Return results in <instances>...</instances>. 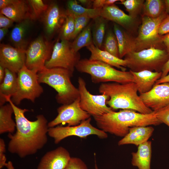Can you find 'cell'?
Wrapping results in <instances>:
<instances>
[{"instance_id":"4316f807","label":"cell","mask_w":169,"mask_h":169,"mask_svg":"<svg viewBox=\"0 0 169 169\" xmlns=\"http://www.w3.org/2000/svg\"><path fill=\"white\" fill-rule=\"evenodd\" d=\"M13 113V107L9 103L0 106V134L7 132L14 133L16 125L12 118Z\"/></svg>"},{"instance_id":"5bb4252c","label":"cell","mask_w":169,"mask_h":169,"mask_svg":"<svg viewBox=\"0 0 169 169\" xmlns=\"http://www.w3.org/2000/svg\"><path fill=\"white\" fill-rule=\"evenodd\" d=\"M25 50L1 44L0 65L17 74L25 64Z\"/></svg>"},{"instance_id":"52a82bcc","label":"cell","mask_w":169,"mask_h":169,"mask_svg":"<svg viewBox=\"0 0 169 169\" xmlns=\"http://www.w3.org/2000/svg\"><path fill=\"white\" fill-rule=\"evenodd\" d=\"M167 15L165 12L156 18L143 16L138 35L135 38L136 52L151 48L166 49L158 30L162 21Z\"/></svg>"},{"instance_id":"7a4b0ae2","label":"cell","mask_w":169,"mask_h":169,"mask_svg":"<svg viewBox=\"0 0 169 169\" xmlns=\"http://www.w3.org/2000/svg\"><path fill=\"white\" fill-rule=\"evenodd\" d=\"M93 117L99 129L106 133L122 137L128 134L131 127L156 126L161 124L156 118L155 111L144 114L132 110L124 109Z\"/></svg>"},{"instance_id":"83f0119b","label":"cell","mask_w":169,"mask_h":169,"mask_svg":"<svg viewBox=\"0 0 169 169\" xmlns=\"http://www.w3.org/2000/svg\"><path fill=\"white\" fill-rule=\"evenodd\" d=\"M101 9L87 8L79 4L77 1L70 0L67 2L65 12L67 15H71L74 18L85 15L94 19L100 16Z\"/></svg>"},{"instance_id":"f6af8a7d","label":"cell","mask_w":169,"mask_h":169,"mask_svg":"<svg viewBox=\"0 0 169 169\" xmlns=\"http://www.w3.org/2000/svg\"><path fill=\"white\" fill-rule=\"evenodd\" d=\"M161 78L163 77L168 74L169 72V59L163 66L161 70Z\"/></svg>"},{"instance_id":"6da1fadb","label":"cell","mask_w":169,"mask_h":169,"mask_svg":"<svg viewBox=\"0 0 169 169\" xmlns=\"http://www.w3.org/2000/svg\"><path fill=\"white\" fill-rule=\"evenodd\" d=\"M5 99L13 107L16 125V132L8 135L10 139L8 151L21 158L35 154L47 142L49 128L47 120L40 114L36 116V120H29L24 115L29 111L28 109L18 107L10 97H6Z\"/></svg>"},{"instance_id":"e575fe53","label":"cell","mask_w":169,"mask_h":169,"mask_svg":"<svg viewBox=\"0 0 169 169\" xmlns=\"http://www.w3.org/2000/svg\"><path fill=\"white\" fill-rule=\"evenodd\" d=\"M31 12L32 19H36L47 10L49 6L44 3L42 0L27 1Z\"/></svg>"},{"instance_id":"60d3db41","label":"cell","mask_w":169,"mask_h":169,"mask_svg":"<svg viewBox=\"0 0 169 169\" xmlns=\"http://www.w3.org/2000/svg\"><path fill=\"white\" fill-rule=\"evenodd\" d=\"M169 33V15L162 20L159 28L158 33L161 36H162Z\"/></svg>"},{"instance_id":"603a6c76","label":"cell","mask_w":169,"mask_h":169,"mask_svg":"<svg viewBox=\"0 0 169 169\" xmlns=\"http://www.w3.org/2000/svg\"><path fill=\"white\" fill-rule=\"evenodd\" d=\"M152 143L148 141L138 146L136 152L131 153V163L138 169H151Z\"/></svg>"},{"instance_id":"ffe728a7","label":"cell","mask_w":169,"mask_h":169,"mask_svg":"<svg viewBox=\"0 0 169 169\" xmlns=\"http://www.w3.org/2000/svg\"><path fill=\"white\" fill-rule=\"evenodd\" d=\"M0 13L17 23L28 18L32 19L31 9L27 1L16 0L13 4L0 9Z\"/></svg>"},{"instance_id":"e0dca14e","label":"cell","mask_w":169,"mask_h":169,"mask_svg":"<svg viewBox=\"0 0 169 169\" xmlns=\"http://www.w3.org/2000/svg\"><path fill=\"white\" fill-rule=\"evenodd\" d=\"M67 17L63 11L55 3L50 4L44 13V22L47 34L50 36L60 29Z\"/></svg>"},{"instance_id":"d590c367","label":"cell","mask_w":169,"mask_h":169,"mask_svg":"<svg viewBox=\"0 0 169 169\" xmlns=\"http://www.w3.org/2000/svg\"><path fill=\"white\" fill-rule=\"evenodd\" d=\"M75 18V29L71 39H74L87 26L91 19L89 17L82 15Z\"/></svg>"},{"instance_id":"9a60e30c","label":"cell","mask_w":169,"mask_h":169,"mask_svg":"<svg viewBox=\"0 0 169 169\" xmlns=\"http://www.w3.org/2000/svg\"><path fill=\"white\" fill-rule=\"evenodd\" d=\"M139 95L147 107L156 112L169 104V83L155 84L149 92Z\"/></svg>"},{"instance_id":"5b68a950","label":"cell","mask_w":169,"mask_h":169,"mask_svg":"<svg viewBox=\"0 0 169 169\" xmlns=\"http://www.w3.org/2000/svg\"><path fill=\"white\" fill-rule=\"evenodd\" d=\"M75 69L79 72L90 74L92 82L94 83L112 82L124 84L134 81L130 70L126 71L117 70L100 61L87 59H81L76 65Z\"/></svg>"},{"instance_id":"ee69618b","label":"cell","mask_w":169,"mask_h":169,"mask_svg":"<svg viewBox=\"0 0 169 169\" xmlns=\"http://www.w3.org/2000/svg\"><path fill=\"white\" fill-rule=\"evenodd\" d=\"M16 0H0V9L5 8L15 2Z\"/></svg>"},{"instance_id":"d6986e66","label":"cell","mask_w":169,"mask_h":169,"mask_svg":"<svg viewBox=\"0 0 169 169\" xmlns=\"http://www.w3.org/2000/svg\"><path fill=\"white\" fill-rule=\"evenodd\" d=\"M154 131L151 126H136L130 128L128 134L118 143L119 146L133 144L137 146L148 141Z\"/></svg>"},{"instance_id":"277c9868","label":"cell","mask_w":169,"mask_h":169,"mask_svg":"<svg viewBox=\"0 0 169 169\" xmlns=\"http://www.w3.org/2000/svg\"><path fill=\"white\" fill-rule=\"evenodd\" d=\"M73 73L61 68H45L38 73L40 83L46 84L57 92V102L62 105L69 104L79 96L78 88L72 83Z\"/></svg>"},{"instance_id":"8d00e7d4","label":"cell","mask_w":169,"mask_h":169,"mask_svg":"<svg viewBox=\"0 0 169 169\" xmlns=\"http://www.w3.org/2000/svg\"><path fill=\"white\" fill-rule=\"evenodd\" d=\"M64 169H88V168L84 162L80 158L71 157Z\"/></svg>"},{"instance_id":"7c38bea8","label":"cell","mask_w":169,"mask_h":169,"mask_svg":"<svg viewBox=\"0 0 169 169\" xmlns=\"http://www.w3.org/2000/svg\"><path fill=\"white\" fill-rule=\"evenodd\" d=\"M53 47L52 44L42 36L38 37L26 50V66L38 72L43 70L51 57Z\"/></svg>"},{"instance_id":"4dcf8cb0","label":"cell","mask_w":169,"mask_h":169,"mask_svg":"<svg viewBox=\"0 0 169 169\" xmlns=\"http://www.w3.org/2000/svg\"><path fill=\"white\" fill-rule=\"evenodd\" d=\"M92 23H90L71 43V45L75 52H78L82 48L87 47L93 43L92 33Z\"/></svg>"},{"instance_id":"816d5d0a","label":"cell","mask_w":169,"mask_h":169,"mask_svg":"<svg viewBox=\"0 0 169 169\" xmlns=\"http://www.w3.org/2000/svg\"><path fill=\"white\" fill-rule=\"evenodd\" d=\"M7 169H15L12 162L11 161H8L5 165Z\"/></svg>"},{"instance_id":"2e32d148","label":"cell","mask_w":169,"mask_h":169,"mask_svg":"<svg viewBox=\"0 0 169 169\" xmlns=\"http://www.w3.org/2000/svg\"><path fill=\"white\" fill-rule=\"evenodd\" d=\"M71 158L66 148L59 146L47 152L43 156L37 169H64Z\"/></svg>"},{"instance_id":"cb8c5ba5","label":"cell","mask_w":169,"mask_h":169,"mask_svg":"<svg viewBox=\"0 0 169 169\" xmlns=\"http://www.w3.org/2000/svg\"><path fill=\"white\" fill-rule=\"evenodd\" d=\"M114 30L118 44L120 58L122 59L128 53L136 51L134 38L116 23L114 25Z\"/></svg>"},{"instance_id":"8992f818","label":"cell","mask_w":169,"mask_h":169,"mask_svg":"<svg viewBox=\"0 0 169 169\" xmlns=\"http://www.w3.org/2000/svg\"><path fill=\"white\" fill-rule=\"evenodd\" d=\"M125 57L126 67L132 71L149 70L160 72L169 59V54L166 49L151 48L130 53Z\"/></svg>"},{"instance_id":"44dd1931","label":"cell","mask_w":169,"mask_h":169,"mask_svg":"<svg viewBox=\"0 0 169 169\" xmlns=\"http://www.w3.org/2000/svg\"><path fill=\"white\" fill-rule=\"evenodd\" d=\"M132 74L134 82L136 84L140 94L149 92L153 88L156 82L160 79L162 72L143 70L134 72L129 70Z\"/></svg>"},{"instance_id":"681fc988","label":"cell","mask_w":169,"mask_h":169,"mask_svg":"<svg viewBox=\"0 0 169 169\" xmlns=\"http://www.w3.org/2000/svg\"><path fill=\"white\" fill-rule=\"evenodd\" d=\"M5 68L0 65V84L3 81L5 77Z\"/></svg>"},{"instance_id":"f907efd6","label":"cell","mask_w":169,"mask_h":169,"mask_svg":"<svg viewBox=\"0 0 169 169\" xmlns=\"http://www.w3.org/2000/svg\"><path fill=\"white\" fill-rule=\"evenodd\" d=\"M165 4V11L166 13L169 15V0H164Z\"/></svg>"},{"instance_id":"3957f363","label":"cell","mask_w":169,"mask_h":169,"mask_svg":"<svg viewBox=\"0 0 169 169\" xmlns=\"http://www.w3.org/2000/svg\"><path fill=\"white\" fill-rule=\"evenodd\" d=\"M99 90L100 93H104L109 97L106 104L113 110H130L144 114L153 112L138 95L137 86L134 82L102 83Z\"/></svg>"},{"instance_id":"bcb514c9","label":"cell","mask_w":169,"mask_h":169,"mask_svg":"<svg viewBox=\"0 0 169 169\" xmlns=\"http://www.w3.org/2000/svg\"><path fill=\"white\" fill-rule=\"evenodd\" d=\"M78 1L82 4L86 6L87 8H91L92 6L93 0H78Z\"/></svg>"},{"instance_id":"7402d4cb","label":"cell","mask_w":169,"mask_h":169,"mask_svg":"<svg viewBox=\"0 0 169 169\" xmlns=\"http://www.w3.org/2000/svg\"><path fill=\"white\" fill-rule=\"evenodd\" d=\"M86 47L91 53L90 59L100 61L120 69L121 70L125 71L127 62L125 59L117 57L99 49L93 43Z\"/></svg>"},{"instance_id":"c3c4849f","label":"cell","mask_w":169,"mask_h":169,"mask_svg":"<svg viewBox=\"0 0 169 169\" xmlns=\"http://www.w3.org/2000/svg\"><path fill=\"white\" fill-rule=\"evenodd\" d=\"M8 31V28H0V41H2Z\"/></svg>"},{"instance_id":"9c48e42d","label":"cell","mask_w":169,"mask_h":169,"mask_svg":"<svg viewBox=\"0 0 169 169\" xmlns=\"http://www.w3.org/2000/svg\"><path fill=\"white\" fill-rule=\"evenodd\" d=\"M91 120L90 117L77 125L58 126L49 128L48 134L54 139L56 144L68 137L72 136L84 138L89 136L95 135L101 139L107 138L108 137L107 133L93 126L91 124Z\"/></svg>"},{"instance_id":"484cf974","label":"cell","mask_w":169,"mask_h":169,"mask_svg":"<svg viewBox=\"0 0 169 169\" xmlns=\"http://www.w3.org/2000/svg\"><path fill=\"white\" fill-rule=\"evenodd\" d=\"M5 75L3 82L0 84V106L4 105L5 97H12L15 93L17 87V74L5 69Z\"/></svg>"},{"instance_id":"f546056e","label":"cell","mask_w":169,"mask_h":169,"mask_svg":"<svg viewBox=\"0 0 169 169\" xmlns=\"http://www.w3.org/2000/svg\"><path fill=\"white\" fill-rule=\"evenodd\" d=\"M142 9L143 16L157 18L165 12L164 0H146Z\"/></svg>"},{"instance_id":"f5cc1de1","label":"cell","mask_w":169,"mask_h":169,"mask_svg":"<svg viewBox=\"0 0 169 169\" xmlns=\"http://www.w3.org/2000/svg\"><path fill=\"white\" fill-rule=\"evenodd\" d=\"M95 169H99L97 165V163H96L95 159Z\"/></svg>"},{"instance_id":"ab89813d","label":"cell","mask_w":169,"mask_h":169,"mask_svg":"<svg viewBox=\"0 0 169 169\" xmlns=\"http://www.w3.org/2000/svg\"><path fill=\"white\" fill-rule=\"evenodd\" d=\"M5 144L4 140L0 138V169L5 166L7 163V158L5 156Z\"/></svg>"},{"instance_id":"74e56055","label":"cell","mask_w":169,"mask_h":169,"mask_svg":"<svg viewBox=\"0 0 169 169\" xmlns=\"http://www.w3.org/2000/svg\"><path fill=\"white\" fill-rule=\"evenodd\" d=\"M156 118L169 127V104L155 112Z\"/></svg>"},{"instance_id":"d4e9b609","label":"cell","mask_w":169,"mask_h":169,"mask_svg":"<svg viewBox=\"0 0 169 169\" xmlns=\"http://www.w3.org/2000/svg\"><path fill=\"white\" fill-rule=\"evenodd\" d=\"M30 18L17 23L12 30L10 39L16 48L25 50L27 44L26 36L31 23Z\"/></svg>"},{"instance_id":"4fadbf2b","label":"cell","mask_w":169,"mask_h":169,"mask_svg":"<svg viewBox=\"0 0 169 169\" xmlns=\"http://www.w3.org/2000/svg\"><path fill=\"white\" fill-rule=\"evenodd\" d=\"M57 111L58 114L57 116L48 122L49 128L55 127L60 124H67L68 126L77 125L91 116L81 107L79 96L71 104L62 105L58 108Z\"/></svg>"},{"instance_id":"7dc6e473","label":"cell","mask_w":169,"mask_h":169,"mask_svg":"<svg viewBox=\"0 0 169 169\" xmlns=\"http://www.w3.org/2000/svg\"><path fill=\"white\" fill-rule=\"evenodd\" d=\"M165 83H169V74L166 76L160 78L157 80L155 84H158Z\"/></svg>"},{"instance_id":"7bdbcfd3","label":"cell","mask_w":169,"mask_h":169,"mask_svg":"<svg viewBox=\"0 0 169 169\" xmlns=\"http://www.w3.org/2000/svg\"><path fill=\"white\" fill-rule=\"evenodd\" d=\"M162 41L169 54V33L161 36Z\"/></svg>"},{"instance_id":"ac0fdd59","label":"cell","mask_w":169,"mask_h":169,"mask_svg":"<svg viewBox=\"0 0 169 169\" xmlns=\"http://www.w3.org/2000/svg\"><path fill=\"white\" fill-rule=\"evenodd\" d=\"M100 16L127 30L132 28L135 23V18L126 14L115 4L101 8Z\"/></svg>"},{"instance_id":"d6a6232c","label":"cell","mask_w":169,"mask_h":169,"mask_svg":"<svg viewBox=\"0 0 169 169\" xmlns=\"http://www.w3.org/2000/svg\"><path fill=\"white\" fill-rule=\"evenodd\" d=\"M144 0H120L119 3L123 5L129 15L135 18L143 8Z\"/></svg>"},{"instance_id":"8fae6325","label":"cell","mask_w":169,"mask_h":169,"mask_svg":"<svg viewBox=\"0 0 169 169\" xmlns=\"http://www.w3.org/2000/svg\"><path fill=\"white\" fill-rule=\"evenodd\" d=\"M80 105L81 108L93 117L111 112L114 110L107 106L106 101L109 97L104 93L94 95L89 91L84 80L81 77L78 79Z\"/></svg>"},{"instance_id":"b9f144b4","label":"cell","mask_w":169,"mask_h":169,"mask_svg":"<svg viewBox=\"0 0 169 169\" xmlns=\"http://www.w3.org/2000/svg\"><path fill=\"white\" fill-rule=\"evenodd\" d=\"M14 22L4 15L0 13V28H8L13 24Z\"/></svg>"},{"instance_id":"f35d334b","label":"cell","mask_w":169,"mask_h":169,"mask_svg":"<svg viewBox=\"0 0 169 169\" xmlns=\"http://www.w3.org/2000/svg\"><path fill=\"white\" fill-rule=\"evenodd\" d=\"M120 0H93L92 3V8H101L105 6L115 4Z\"/></svg>"},{"instance_id":"ba28073f","label":"cell","mask_w":169,"mask_h":169,"mask_svg":"<svg viewBox=\"0 0 169 169\" xmlns=\"http://www.w3.org/2000/svg\"><path fill=\"white\" fill-rule=\"evenodd\" d=\"M38 72L28 69L25 64L17 73V87L11 98L16 105L20 104L24 99L34 102L43 92L38 80Z\"/></svg>"},{"instance_id":"30bf717a","label":"cell","mask_w":169,"mask_h":169,"mask_svg":"<svg viewBox=\"0 0 169 169\" xmlns=\"http://www.w3.org/2000/svg\"><path fill=\"white\" fill-rule=\"evenodd\" d=\"M80 60L79 53L73 50L71 43L69 41L61 40L54 45L51 57L46 62L45 67L61 68L73 73Z\"/></svg>"},{"instance_id":"f1b7e54d","label":"cell","mask_w":169,"mask_h":169,"mask_svg":"<svg viewBox=\"0 0 169 169\" xmlns=\"http://www.w3.org/2000/svg\"><path fill=\"white\" fill-rule=\"evenodd\" d=\"M92 25V36L93 44L101 49L105 34L107 20L101 16L95 19Z\"/></svg>"},{"instance_id":"836d02e7","label":"cell","mask_w":169,"mask_h":169,"mask_svg":"<svg viewBox=\"0 0 169 169\" xmlns=\"http://www.w3.org/2000/svg\"><path fill=\"white\" fill-rule=\"evenodd\" d=\"M75 29V18L70 15H67L65 20L60 29L61 40L69 41L71 39Z\"/></svg>"},{"instance_id":"1f68e13d","label":"cell","mask_w":169,"mask_h":169,"mask_svg":"<svg viewBox=\"0 0 169 169\" xmlns=\"http://www.w3.org/2000/svg\"><path fill=\"white\" fill-rule=\"evenodd\" d=\"M101 49L119 58V48L116 36L113 32L109 31L104 39Z\"/></svg>"}]
</instances>
